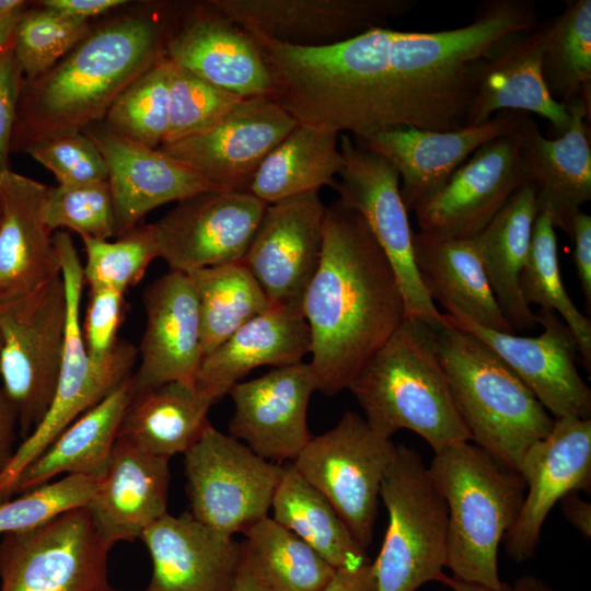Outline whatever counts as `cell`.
<instances>
[{"label":"cell","instance_id":"1","mask_svg":"<svg viewBox=\"0 0 591 591\" xmlns=\"http://www.w3.org/2000/svg\"><path fill=\"white\" fill-rule=\"evenodd\" d=\"M537 21L532 0H487L470 24L438 32L374 27L322 47L248 33L273 101L298 124L359 137L392 127H466L476 62Z\"/></svg>","mask_w":591,"mask_h":591},{"label":"cell","instance_id":"2","mask_svg":"<svg viewBox=\"0 0 591 591\" xmlns=\"http://www.w3.org/2000/svg\"><path fill=\"white\" fill-rule=\"evenodd\" d=\"M301 312L317 391L328 396L349 389L407 316L395 271L367 221L338 201L326 208L321 258Z\"/></svg>","mask_w":591,"mask_h":591},{"label":"cell","instance_id":"3","mask_svg":"<svg viewBox=\"0 0 591 591\" xmlns=\"http://www.w3.org/2000/svg\"><path fill=\"white\" fill-rule=\"evenodd\" d=\"M181 8L151 3L128 10L92 27L44 73L23 78L11 152L102 121L115 100L165 55Z\"/></svg>","mask_w":591,"mask_h":591},{"label":"cell","instance_id":"4","mask_svg":"<svg viewBox=\"0 0 591 591\" xmlns=\"http://www.w3.org/2000/svg\"><path fill=\"white\" fill-rule=\"evenodd\" d=\"M375 431H414L437 453L471 441L427 324L406 316L349 389Z\"/></svg>","mask_w":591,"mask_h":591},{"label":"cell","instance_id":"5","mask_svg":"<svg viewBox=\"0 0 591 591\" xmlns=\"http://www.w3.org/2000/svg\"><path fill=\"white\" fill-rule=\"evenodd\" d=\"M428 328L471 441L518 473L526 451L549 433L555 419L482 340L444 320Z\"/></svg>","mask_w":591,"mask_h":591},{"label":"cell","instance_id":"6","mask_svg":"<svg viewBox=\"0 0 591 591\" xmlns=\"http://www.w3.org/2000/svg\"><path fill=\"white\" fill-rule=\"evenodd\" d=\"M448 507L447 567L461 580L498 589V551L525 496L519 473L471 441L434 453L428 466Z\"/></svg>","mask_w":591,"mask_h":591},{"label":"cell","instance_id":"7","mask_svg":"<svg viewBox=\"0 0 591 591\" xmlns=\"http://www.w3.org/2000/svg\"><path fill=\"white\" fill-rule=\"evenodd\" d=\"M59 256L67 300V322L58 385L51 406L39 425L16 447L0 476V502L15 494L21 473L78 417L95 406L131 378L138 349L119 340L109 357L101 362L86 351L81 329L80 306L85 285L83 265L68 232L53 235Z\"/></svg>","mask_w":591,"mask_h":591},{"label":"cell","instance_id":"8","mask_svg":"<svg viewBox=\"0 0 591 591\" xmlns=\"http://www.w3.org/2000/svg\"><path fill=\"white\" fill-rule=\"evenodd\" d=\"M380 498L389 524L372 563L376 591H417L440 582L448 558V507L414 448L395 444Z\"/></svg>","mask_w":591,"mask_h":591},{"label":"cell","instance_id":"9","mask_svg":"<svg viewBox=\"0 0 591 591\" xmlns=\"http://www.w3.org/2000/svg\"><path fill=\"white\" fill-rule=\"evenodd\" d=\"M67 322L63 281L55 277L31 294L0 306L1 390L25 439L54 401Z\"/></svg>","mask_w":591,"mask_h":591},{"label":"cell","instance_id":"10","mask_svg":"<svg viewBox=\"0 0 591 591\" xmlns=\"http://www.w3.org/2000/svg\"><path fill=\"white\" fill-rule=\"evenodd\" d=\"M394 449L391 438L347 410L335 427L312 437L291 462L366 549L372 542L381 483Z\"/></svg>","mask_w":591,"mask_h":591},{"label":"cell","instance_id":"11","mask_svg":"<svg viewBox=\"0 0 591 591\" xmlns=\"http://www.w3.org/2000/svg\"><path fill=\"white\" fill-rule=\"evenodd\" d=\"M184 471L192 515L233 536L268 517L283 465L209 424L184 453Z\"/></svg>","mask_w":591,"mask_h":591},{"label":"cell","instance_id":"12","mask_svg":"<svg viewBox=\"0 0 591 591\" xmlns=\"http://www.w3.org/2000/svg\"><path fill=\"white\" fill-rule=\"evenodd\" d=\"M344 163L332 188L344 207L358 211L385 253L397 277L408 317L428 326L442 320L422 287L413 248L408 211L399 194V175L380 154L355 143L349 134H339Z\"/></svg>","mask_w":591,"mask_h":591},{"label":"cell","instance_id":"13","mask_svg":"<svg viewBox=\"0 0 591 591\" xmlns=\"http://www.w3.org/2000/svg\"><path fill=\"white\" fill-rule=\"evenodd\" d=\"M109 551L85 507L7 533L0 543V591H97L108 584Z\"/></svg>","mask_w":591,"mask_h":591},{"label":"cell","instance_id":"14","mask_svg":"<svg viewBox=\"0 0 591 591\" xmlns=\"http://www.w3.org/2000/svg\"><path fill=\"white\" fill-rule=\"evenodd\" d=\"M267 204L250 192L207 190L177 201L152 223L159 257L190 271L242 262Z\"/></svg>","mask_w":591,"mask_h":591},{"label":"cell","instance_id":"15","mask_svg":"<svg viewBox=\"0 0 591 591\" xmlns=\"http://www.w3.org/2000/svg\"><path fill=\"white\" fill-rule=\"evenodd\" d=\"M297 125L269 96L246 97L210 128L158 149L222 189L250 192L265 158Z\"/></svg>","mask_w":591,"mask_h":591},{"label":"cell","instance_id":"16","mask_svg":"<svg viewBox=\"0 0 591 591\" xmlns=\"http://www.w3.org/2000/svg\"><path fill=\"white\" fill-rule=\"evenodd\" d=\"M530 179L513 136L498 137L478 148L414 209L418 232L436 239H472Z\"/></svg>","mask_w":591,"mask_h":591},{"label":"cell","instance_id":"17","mask_svg":"<svg viewBox=\"0 0 591 591\" xmlns=\"http://www.w3.org/2000/svg\"><path fill=\"white\" fill-rule=\"evenodd\" d=\"M543 332L533 337L497 332L459 316L442 314L443 320L486 344L529 387L554 419L591 416V390L576 367L578 346L559 316L538 310Z\"/></svg>","mask_w":591,"mask_h":591},{"label":"cell","instance_id":"18","mask_svg":"<svg viewBox=\"0 0 591 591\" xmlns=\"http://www.w3.org/2000/svg\"><path fill=\"white\" fill-rule=\"evenodd\" d=\"M326 208L317 190L267 205L242 262L271 305L301 310L321 258Z\"/></svg>","mask_w":591,"mask_h":591},{"label":"cell","instance_id":"19","mask_svg":"<svg viewBox=\"0 0 591 591\" xmlns=\"http://www.w3.org/2000/svg\"><path fill=\"white\" fill-rule=\"evenodd\" d=\"M247 32L300 47L338 44L390 19L403 16L416 0H210Z\"/></svg>","mask_w":591,"mask_h":591},{"label":"cell","instance_id":"20","mask_svg":"<svg viewBox=\"0 0 591 591\" xmlns=\"http://www.w3.org/2000/svg\"><path fill=\"white\" fill-rule=\"evenodd\" d=\"M518 473L525 483V496L502 542L508 556L523 563L534 557L554 506L571 491H590L591 419H555L549 433L526 451Z\"/></svg>","mask_w":591,"mask_h":591},{"label":"cell","instance_id":"21","mask_svg":"<svg viewBox=\"0 0 591 591\" xmlns=\"http://www.w3.org/2000/svg\"><path fill=\"white\" fill-rule=\"evenodd\" d=\"M530 114L502 111L478 126L450 131L392 127L351 137L359 147L387 160L399 175L408 212L438 192L454 171L485 143L510 135Z\"/></svg>","mask_w":591,"mask_h":591},{"label":"cell","instance_id":"22","mask_svg":"<svg viewBox=\"0 0 591 591\" xmlns=\"http://www.w3.org/2000/svg\"><path fill=\"white\" fill-rule=\"evenodd\" d=\"M315 391L316 378L304 362L236 383L229 392L234 405L230 436L270 462H292L313 437L306 413Z\"/></svg>","mask_w":591,"mask_h":591},{"label":"cell","instance_id":"23","mask_svg":"<svg viewBox=\"0 0 591 591\" xmlns=\"http://www.w3.org/2000/svg\"><path fill=\"white\" fill-rule=\"evenodd\" d=\"M182 8L166 58L243 99L268 96L270 76L253 36L210 0Z\"/></svg>","mask_w":591,"mask_h":591},{"label":"cell","instance_id":"24","mask_svg":"<svg viewBox=\"0 0 591 591\" xmlns=\"http://www.w3.org/2000/svg\"><path fill=\"white\" fill-rule=\"evenodd\" d=\"M82 132L95 143L107 167L116 236L137 227L149 211L164 204L222 189L159 149L113 131L103 120Z\"/></svg>","mask_w":591,"mask_h":591},{"label":"cell","instance_id":"25","mask_svg":"<svg viewBox=\"0 0 591 591\" xmlns=\"http://www.w3.org/2000/svg\"><path fill=\"white\" fill-rule=\"evenodd\" d=\"M146 327L131 375L134 393L162 384L195 383L204 359L197 294L189 276L170 270L143 291Z\"/></svg>","mask_w":591,"mask_h":591},{"label":"cell","instance_id":"26","mask_svg":"<svg viewBox=\"0 0 591 591\" xmlns=\"http://www.w3.org/2000/svg\"><path fill=\"white\" fill-rule=\"evenodd\" d=\"M566 106L570 124L563 135L543 136L531 115L511 135L534 184L537 212L571 240L573 219L591 199V107L581 100Z\"/></svg>","mask_w":591,"mask_h":591},{"label":"cell","instance_id":"27","mask_svg":"<svg viewBox=\"0 0 591 591\" xmlns=\"http://www.w3.org/2000/svg\"><path fill=\"white\" fill-rule=\"evenodd\" d=\"M152 561L144 591H233L243 543L196 520L165 513L141 534Z\"/></svg>","mask_w":591,"mask_h":591},{"label":"cell","instance_id":"28","mask_svg":"<svg viewBox=\"0 0 591 591\" xmlns=\"http://www.w3.org/2000/svg\"><path fill=\"white\" fill-rule=\"evenodd\" d=\"M552 18L537 21L512 36L488 57L476 62V93L466 126H478L502 111L537 114L563 135L570 124L564 103L549 94L542 73V58Z\"/></svg>","mask_w":591,"mask_h":591},{"label":"cell","instance_id":"29","mask_svg":"<svg viewBox=\"0 0 591 591\" xmlns=\"http://www.w3.org/2000/svg\"><path fill=\"white\" fill-rule=\"evenodd\" d=\"M49 187L10 169L0 173V306L61 275L44 220Z\"/></svg>","mask_w":591,"mask_h":591},{"label":"cell","instance_id":"30","mask_svg":"<svg viewBox=\"0 0 591 591\" xmlns=\"http://www.w3.org/2000/svg\"><path fill=\"white\" fill-rule=\"evenodd\" d=\"M169 461L117 439L107 468L85 505L106 546L140 538L167 512Z\"/></svg>","mask_w":591,"mask_h":591},{"label":"cell","instance_id":"31","mask_svg":"<svg viewBox=\"0 0 591 591\" xmlns=\"http://www.w3.org/2000/svg\"><path fill=\"white\" fill-rule=\"evenodd\" d=\"M310 347L301 310L273 305L204 357L195 386L216 404L253 369L302 362Z\"/></svg>","mask_w":591,"mask_h":591},{"label":"cell","instance_id":"32","mask_svg":"<svg viewBox=\"0 0 591 591\" xmlns=\"http://www.w3.org/2000/svg\"><path fill=\"white\" fill-rule=\"evenodd\" d=\"M413 248L424 289L447 314L515 334L498 305L473 239H436L414 232Z\"/></svg>","mask_w":591,"mask_h":591},{"label":"cell","instance_id":"33","mask_svg":"<svg viewBox=\"0 0 591 591\" xmlns=\"http://www.w3.org/2000/svg\"><path fill=\"white\" fill-rule=\"evenodd\" d=\"M535 187L523 184L473 239L498 305L514 333L534 329L536 313L524 301L520 275L537 217Z\"/></svg>","mask_w":591,"mask_h":591},{"label":"cell","instance_id":"34","mask_svg":"<svg viewBox=\"0 0 591 591\" xmlns=\"http://www.w3.org/2000/svg\"><path fill=\"white\" fill-rule=\"evenodd\" d=\"M132 396L130 378L78 417L21 473L15 494L26 493L62 473L102 477Z\"/></svg>","mask_w":591,"mask_h":591},{"label":"cell","instance_id":"35","mask_svg":"<svg viewBox=\"0 0 591 591\" xmlns=\"http://www.w3.org/2000/svg\"><path fill=\"white\" fill-rule=\"evenodd\" d=\"M213 404L195 383L183 381L134 393L117 439L170 460L198 440L210 424L208 413Z\"/></svg>","mask_w":591,"mask_h":591},{"label":"cell","instance_id":"36","mask_svg":"<svg viewBox=\"0 0 591 591\" xmlns=\"http://www.w3.org/2000/svg\"><path fill=\"white\" fill-rule=\"evenodd\" d=\"M343 163L339 134L298 124L265 158L250 193L269 205L318 192L322 186H333Z\"/></svg>","mask_w":591,"mask_h":591},{"label":"cell","instance_id":"37","mask_svg":"<svg viewBox=\"0 0 591 591\" xmlns=\"http://www.w3.org/2000/svg\"><path fill=\"white\" fill-rule=\"evenodd\" d=\"M271 508L273 519L300 537L334 568L369 561L329 501L311 486L292 463L283 465Z\"/></svg>","mask_w":591,"mask_h":591},{"label":"cell","instance_id":"38","mask_svg":"<svg viewBox=\"0 0 591 591\" xmlns=\"http://www.w3.org/2000/svg\"><path fill=\"white\" fill-rule=\"evenodd\" d=\"M245 536L244 561L270 591H321L336 570L273 518L254 524Z\"/></svg>","mask_w":591,"mask_h":591},{"label":"cell","instance_id":"39","mask_svg":"<svg viewBox=\"0 0 591 591\" xmlns=\"http://www.w3.org/2000/svg\"><path fill=\"white\" fill-rule=\"evenodd\" d=\"M187 275L198 299L204 357L273 306L243 262L200 268Z\"/></svg>","mask_w":591,"mask_h":591},{"label":"cell","instance_id":"40","mask_svg":"<svg viewBox=\"0 0 591 591\" xmlns=\"http://www.w3.org/2000/svg\"><path fill=\"white\" fill-rule=\"evenodd\" d=\"M542 73L552 97L565 105L581 100L591 107V1H566L552 18Z\"/></svg>","mask_w":591,"mask_h":591},{"label":"cell","instance_id":"41","mask_svg":"<svg viewBox=\"0 0 591 591\" xmlns=\"http://www.w3.org/2000/svg\"><path fill=\"white\" fill-rule=\"evenodd\" d=\"M524 301L553 311L571 331L588 372L591 368V322L569 297L560 274L557 236L549 216L535 219L528 259L520 275Z\"/></svg>","mask_w":591,"mask_h":591},{"label":"cell","instance_id":"42","mask_svg":"<svg viewBox=\"0 0 591 591\" xmlns=\"http://www.w3.org/2000/svg\"><path fill=\"white\" fill-rule=\"evenodd\" d=\"M104 124L135 142L158 149L169 126V60L164 55L112 104Z\"/></svg>","mask_w":591,"mask_h":591},{"label":"cell","instance_id":"43","mask_svg":"<svg viewBox=\"0 0 591 591\" xmlns=\"http://www.w3.org/2000/svg\"><path fill=\"white\" fill-rule=\"evenodd\" d=\"M35 3L22 13L12 36L15 60L25 79H33L51 68L92 28L89 20Z\"/></svg>","mask_w":591,"mask_h":591},{"label":"cell","instance_id":"44","mask_svg":"<svg viewBox=\"0 0 591 591\" xmlns=\"http://www.w3.org/2000/svg\"><path fill=\"white\" fill-rule=\"evenodd\" d=\"M86 262L84 282L119 292L137 286L149 265L159 257L152 223L138 224L115 241L82 239Z\"/></svg>","mask_w":591,"mask_h":591},{"label":"cell","instance_id":"45","mask_svg":"<svg viewBox=\"0 0 591 591\" xmlns=\"http://www.w3.org/2000/svg\"><path fill=\"white\" fill-rule=\"evenodd\" d=\"M242 100L169 60V126L163 143L210 128Z\"/></svg>","mask_w":591,"mask_h":591},{"label":"cell","instance_id":"46","mask_svg":"<svg viewBox=\"0 0 591 591\" xmlns=\"http://www.w3.org/2000/svg\"><path fill=\"white\" fill-rule=\"evenodd\" d=\"M44 220L51 232L68 229L81 240H109L115 235V219L108 182L49 187Z\"/></svg>","mask_w":591,"mask_h":591},{"label":"cell","instance_id":"47","mask_svg":"<svg viewBox=\"0 0 591 591\" xmlns=\"http://www.w3.org/2000/svg\"><path fill=\"white\" fill-rule=\"evenodd\" d=\"M101 477L67 475L0 502V534L39 526L72 509L85 507Z\"/></svg>","mask_w":591,"mask_h":591},{"label":"cell","instance_id":"48","mask_svg":"<svg viewBox=\"0 0 591 591\" xmlns=\"http://www.w3.org/2000/svg\"><path fill=\"white\" fill-rule=\"evenodd\" d=\"M25 153L50 171L58 185L107 181V167L101 152L82 131L43 140Z\"/></svg>","mask_w":591,"mask_h":591},{"label":"cell","instance_id":"49","mask_svg":"<svg viewBox=\"0 0 591 591\" xmlns=\"http://www.w3.org/2000/svg\"><path fill=\"white\" fill-rule=\"evenodd\" d=\"M125 293L112 288H90L82 337L89 357L101 362L118 344L117 333L124 320Z\"/></svg>","mask_w":591,"mask_h":591},{"label":"cell","instance_id":"50","mask_svg":"<svg viewBox=\"0 0 591 591\" xmlns=\"http://www.w3.org/2000/svg\"><path fill=\"white\" fill-rule=\"evenodd\" d=\"M22 80L23 74L15 60L11 38L0 48V173L9 169L11 139Z\"/></svg>","mask_w":591,"mask_h":591},{"label":"cell","instance_id":"51","mask_svg":"<svg viewBox=\"0 0 591 591\" xmlns=\"http://www.w3.org/2000/svg\"><path fill=\"white\" fill-rule=\"evenodd\" d=\"M571 241L575 243L573 262L577 276L590 309L591 305V217L580 211L573 219Z\"/></svg>","mask_w":591,"mask_h":591},{"label":"cell","instance_id":"52","mask_svg":"<svg viewBox=\"0 0 591 591\" xmlns=\"http://www.w3.org/2000/svg\"><path fill=\"white\" fill-rule=\"evenodd\" d=\"M321 591H376L372 563L336 568Z\"/></svg>","mask_w":591,"mask_h":591},{"label":"cell","instance_id":"53","mask_svg":"<svg viewBox=\"0 0 591 591\" xmlns=\"http://www.w3.org/2000/svg\"><path fill=\"white\" fill-rule=\"evenodd\" d=\"M36 2L62 14L89 21L91 18L102 15L129 3L126 0H42Z\"/></svg>","mask_w":591,"mask_h":591},{"label":"cell","instance_id":"54","mask_svg":"<svg viewBox=\"0 0 591 591\" xmlns=\"http://www.w3.org/2000/svg\"><path fill=\"white\" fill-rule=\"evenodd\" d=\"M16 414L0 386V476L9 466L16 450Z\"/></svg>","mask_w":591,"mask_h":591},{"label":"cell","instance_id":"55","mask_svg":"<svg viewBox=\"0 0 591 591\" xmlns=\"http://www.w3.org/2000/svg\"><path fill=\"white\" fill-rule=\"evenodd\" d=\"M560 509L567 521L584 537L591 536V505L571 491L560 500Z\"/></svg>","mask_w":591,"mask_h":591},{"label":"cell","instance_id":"56","mask_svg":"<svg viewBox=\"0 0 591 591\" xmlns=\"http://www.w3.org/2000/svg\"><path fill=\"white\" fill-rule=\"evenodd\" d=\"M233 591H270L250 570L244 561L240 568Z\"/></svg>","mask_w":591,"mask_h":591},{"label":"cell","instance_id":"57","mask_svg":"<svg viewBox=\"0 0 591 591\" xmlns=\"http://www.w3.org/2000/svg\"><path fill=\"white\" fill-rule=\"evenodd\" d=\"M30 3L23 0H0V24L19 21Z\"/></svg>","mask_w":591,"mask_h":591},{"label":"cell","instance_id":"58","mask_svg":"<svg viewBox=\"0 0 591 591\" xmlns=\"http://www.w3.org/2000/svg\"><path fill=\"white\" fill-rule=\"evenodd\" d=\"M440 582L448 586L452 591H510V584L506 582H503L500 588L493 589L478 583L467 582L453 576L449 577L447 575L443 576Z\"/></svg>","mask_w":591,"mask_h":591},{"label":"cell","instance_id":"59","mask_svg":"<svg viewBox=\"0 0 591 591\" xmlns=\"http://www.w3.org/2000/svg\"><path fill=\"white\" fill-rule=\"evenodd\" d=\"M510 591H554V589L535 576L524 575L510 584Z\"/></svg>","mask_w":591,"mask_h":591},{"label":"cell","instance_id":"60","mask_svg":"<svg viewBox=\"0 0 591 591\" xmlns=\"http://www.w3.org/2000/svg\"><path fill=\"white\" fill-rule=\"evenodd\" d=\"M16 22L0 24V48L7 45L12 38Z\"/></svg>","mask_w":591,"mask_h":591},{"label":"cell","instance_id":"61","mask_svg":"<svg viewBox=\"0 0 591 591\" xmlns=\"http://www.w3.org/2000/svg\"><path fill=\"white\" fill-rule=\"evenodd\" d=\"M97 591H121V590H117V589H114L113 587L109 586V583L101 589H99Z\"/></svg>","mask_w":591,"mask_h":591},{"label":"cell","instance_id":"62","mask_svg":"<svg viewBox=\"0 0 591 591\" xmlns=\"http://www.w3.org/2000/svg\"><path fill=\"white\" fill-rule=\"evenodd\" d=\"M1 346H2V340H1V335H0V354H1Z\"/></svg>","mask_w":591,"mask_h":591},{"label":"cell","instance_id":"63","mask_svg":"<svg viewBox=\"0 0 591 591\" xmlns=\"http://www.w3.org/2000/svg\"><path fill=\"white\" fill-rule=\"evenodd\" d=\"M0 213H1V205H0Z\"/></svg>","mask_w":591,"mask_h":591}]
</instances>
